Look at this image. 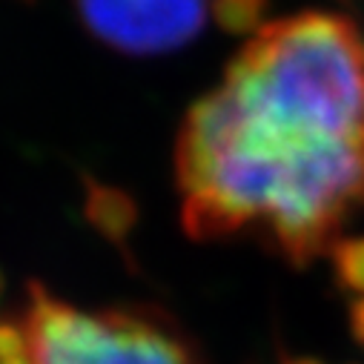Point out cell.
Here are the masks:
<instances>
[{
	"label": "cell",
	"instance_id": "9c48e42d",
	"mask_svg": "<svg viewBox=\"0 0 364 364\" xmlns=\"http://www.w3.org/2000/svg\"><path fill=\"white\" fill-rule=\"evenodd\" d=\"M4 290H6V279H4V272H0V296H4Z\"/></svg>",
	"mask_w": 364,
	"mask_h": 364
},
{
	"label": "cell",
	"instance_id": "277c9868",
	"mask_svg": "<svg viewBox=\"0 0 364 364\" xmlns=\"http://www.w3.org/2000/svg\"><path fill=\"white\" fill-rule=\"evenodd\" d=\"M86 181V198H83V215L98 235H104L109 244L121 247L132 235L138 224V204L129 193L118 187L98 184L95 178H83Z\"/></svg>",
	"mask_w": 364,
	"mask_h": 364
},
{
	"label": "cell",
	"instance_id": "52a82bcc",
	"mask_svg": "<svg viewBox=\"0 0 364 364\" xmlns=\"http://www.w3.org/2000/svg\"><path fill=\"white\" fill-rule=\"evenodd\" d=\"M347 327H350L353 341L364 347V296H358L350 304V310H347Z\"/></svg>",
	"mask_w": 364,
	"mask_h": 364
},
{
	"label": "cell",
	"instance_id": "6da1fadb",
	"mask_svg": "<svg viewBox=\"0 0 364 364\" xmlns=\"http://www.w3.org/2000/svg\"><path fill=\"white\" fill-rule=\"evenodd\" d=\"M221 86L267 115L364 141V32L344 15L299 12L261 26Z\"/></svg>",
	"mask_w": 364,
	"mask_h": 364
},
{
	"label": "cell",
	"instance_id": "7a4b0ae2",
	"mask_svg": "<svg viewBox=\"0 0 364 364\" xmlns=\"http://www.w3.org/2000/svg\"><path fill=\"white\" fill-rule=\"evenodd\" d=\"M26 338L32 364H190L166 333L121 316H86L32 284Z\"/></svg>",
	"mask_w": 364,
	"mask_h": 364
},
{
	"label": "cell",
	"instance_id": "3957f363",
	"mask_svg": "<svg viewBox=\"0 0 364 364\" xmlns=\"http://www.w3.org/2000/svg\"><path fill=\"white\" fill-rule=\"evenodd\" d=\"M83 26L124 55H164L190 43L218 0H75Z\"/></svg>",
	"mask_w": 364,
	"mask_h": 364
},
{
	"label": "cell",
	"instance_id": "8992f818",
	"mask_svg": "<svg viewBox=\"0 0 364 364\" xmlns=\"http://www.w3.org/2000/svg\"><path fill=\"white\" fill-rule=\"evenodd\" d=\"M0 364H32L26 330L12 318H0Z\"/></svg>",
	"mask_w": 364,
	"mask_h": 364
},
{
	"label": "cell",
	"instance_id": "ba28073f",
	"mask_svg": "<svg viewBox=\"0 0 364 364\" xmlns=\"http://www.w3.org/2000/svg\"><path fill=\"white\" fill-rule=\"evenodd\" d=\"M284 364H321V361H316V358H290Z\"/></svg>",
	"mask_w": 364,
	"mask_h": 364
},
{
	"label": "cell",
	"instance_id": "5b68a950",
	"mask_svg": "<svg viewBox=\"0 0 364 364\" xmlns=\"http://www.w3.org/2000/svg\"><path fill=\"white\" fill-rule=\"evenodd\" d=\"M333 269L336 282L344 290L364 296V235L341 238L333 244Z\"/></svg>",
	"mask_w": 364,
	"mask_h": 364
}]
</instances>
